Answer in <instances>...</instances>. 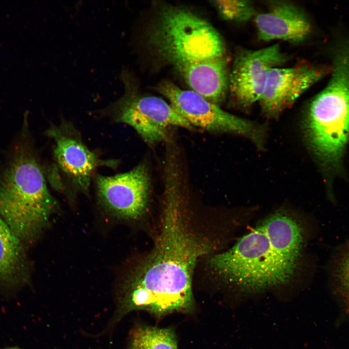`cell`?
<instances>
[{"instance_id": "obj_18", "label": "cell", "mask_w": 349, "mask_h": 349, "mask_svg": "<svg viewBox=\"0 0 349 349\" xmlns=\"http://www.w3.org/2000/svg\"><path fill=\"white\" fill-rule=\"evenodd\" d=\"M3 349H21L17 347H10V348H7Z\"/></svg>"}, {"instance_id": "obj_7", "label": "cell", "mask_w": 349, "mask_h": 349, "mask_svg": "<svg viewBox=\"0 0 349 349\" xmlns=\"http://www.w3.org/2000/svg\"><path fill=\"white\" fill-rule=\"evenodd\" d=\"M159 92L175 111L192 127L209 131L233 132L257 142L261 132L251 122L232 115L192 90H184L169 81L159 84Z\"/></svg>"}, {"instance_id": "obj_16", "label": "cell", "mask_w": 349, "mask_h": 349, "mask_svg": "<svg viewBox=\"0 0 349 349\" xmlns=\"http://www.w3.org/2000/svg\"><path fill=\"white\" fill-rule=\"evenodd\" d=\"M220 16L229 21L243 23L256 15L255 8L250 1L220 0L213 1Z\"/></svg>"}, {"instance_id": "obj_12", "label": "cell", "mask_w": 349, "mask_h": 349, "mask_svg": "<svg viewBox=\"0 0 349 349\" xmlns=\"http://www.w3.org/2000/svg\"><path fill=\"white\" fill-rule=\"evenodd\" d=\"M260 40H281L294 44L301 43L309 36L312 26L305 13L295 4L274 1L267 11L254 18Z\"/></svg>"}, {"instance_id": "obj_3", "label": "cell", "mask_w": 349, "mask_h": 349, "mask_svg": "<svg viewBox=\"0 0 349 349\" xmlns=\"http://www.w3.org/2000/svg\"><path fill=\"white\" fill-rule=\"evenodd\" d=\"M57 207L31 149L19 147L0 177V217L28 249L49 225Z\"/></svg>"}, {"instance_id": "obj_5", "label": "cell", "mask_w": 349, "mask_h": 349, "mask_svg": "<svg viewBox=\"0 0 349 349\" xmlns=\"http://www.w3.org/2000/svg\"><path fill=\"white\" fill-rule=\"evenodd\" d=\"M331 77L311 101L307 129L310 142L325 161H337L349 139V45L334 53Z\"/></svg>"}, {"instance_id": "obj_2", "label": "cell", "mask_w": 349, "mask_h": 349, "mask_svg": "<svg viewBox=\"0 0 349 349\" xmlns=\"http://www.w3.org/2000/svg\"><path fill=\"white\" fill-rule=\"evenodd\" d=\"M302 242L299 223L279 211L228 250L212 256L208 263L214 275L226 283L252 288L280 285L294 275Z\"/></svg>"}, {"instance_id": "obj_14", "label": "cell", "mask_w": 349, "mask_h": 349, "mask_svg": "<svg viewBox=\"0 0 349 349\" xmlns=\"http://www.w3.org/2000/svg\"><path fill=\"white\" fill-rule=\"evenodd\" d=\"M227 63L225 57L185 66L176 69L191 90L217 104L228 91Z\"/></svg>"}, {"instance_id": "obj_11", "label": "cell", "mask_w": 349, "mask_h": 349, "mask_svg": "<svg viewBox=\"0 0 349 349\" xmlns=\"http://www.w3.org/2000/svg\"><path fill=\"white\" fill-rule=\"evenodd\" d=\"M331 70V67L308 63L272 68L259 100L262 110L270 115L278 114Z\"/></svg>"}, {"instance_id": "obj_17", "label": "cell", "mask_w": 349, "mask_h": 349, "mask_svg": "<svg viewBox=\"0 0 349 349\" xmlns=\"http://www.w3.org/2000/svg\"><path fill=\"white\" fill-rule=\"evenodd\" d=\"M334 274L341 295L349 307V243L338 258Z\"/></svg>"}, {"instance_id": "obj_6", "label": "cell", "mask_w": 349, "mask_h": 349, "mask_svg": "<svg viewBox=\"0 0 349 349\" xmlns=\"http://www.w3.org/2000/svg\"><path fill=\"white\" fill-rule=\"evenodd\" d=\"M109 108L116 122L131 127L150 145L166 141L173 127L193 128L163 99L128 90Z\"/></svg>"}, {"instance_id": "obj_8", "label": "cell", "mask_w": 349, "mask_h": 349, "mask_svg": "<svg viewBox=\"0 0 349 349\" xmlns=\"http://www.w3.org/2000/svg\"><path fill=\"white\" fill-rule=\"evenodd\" d=\"M287 60L278 44L256 50L242 49L235 54L229 74L228 91L239 105L259 101L270 70Z\"/></svg>"}, {"instance_id": "obj_13", "label": "cell", "mask_w": 349, "mask_h": 349, "mask_svg": "<svg viewBox=\"0 0 349 349\" xmlns=\"http://www.w3.org/2000/svg\"><path fill=\"white\" fill-rule=\"evenodd\" d=\"M28 248L0 217V291L16 293L31 283Z\"/></svg>"}, {"instance_id": "obj_10", "label": "cell", "mask_w": 349, "mask_h": 349, "mask_svg": "<svg viewBox=\"0 0 349 349\" xmlns=\"http://www.w3.org/2000/svg\"><path fill=\"white\" fill-rule=\"evenodd\" d=\"M47 133L54 142L53 155L58 168L75 190L87 194L97 168L113 167L117 163L116 161L99 159L69 124L53 126Z\"/></svg>"}, {"instance_id": "obj_1", "label": "cell", "mask_w": 349, "mask_h": 349, "mask_svg": "<svg viewBox=\"0 0 349 349\" xmlns=\"http://www.w3.org/2000/svg\"><path fill=\"white\" fill-rule=\"evenodd\" d=\"M164 186L159 233L148 255L118 286L116 309L111 318L113 324L134 311L161 318L194 310V270L214 244L206 234L192 227L182 184L171 179Z\"/></svg>"}, {"instance_id": "obj_4", "label": "cell", "mask_w": 349, "mask_h": 349, "mask_svg": "<svg viewBox=\"0 0 349 349\" xmlns=\"http://www.w3.org/2000/svg\"><path fill=\"white\" fill-rule=\"evenodd\" d=\"M148 39L155 53L176 70L224 57V44L218 32L207 21L184 8L163 7Z\"/></svg>"}, {"instance_id": "obj_15", "label": "cell", "mask_w": 349, "mask_h": 349, "mask_svg": "<svg viewBox=\"0 0 349 349\" xmlns=\"http://www.w3.org/2000/svg\"><path fill=\"white\" fill-rule=\"evenodd\" d=\"M127 349H177V343L170 328L138 325L129 333Z\"/></svg>"}, {"instance_id": "obj_9", "label": "cell", "mask_w": 349, "mask_h": 349, "mask_svg": "<svg viewBox=\"0 0 349 349\" xmlns=\"http://www.w3.org/2000/svg\"><path fill=\"white\" fill-rule=\"evenodd\" d=\"M95 185L101 205L116 218L135 220L140 217L146 209L150 179L144 163L122 174L112 176L97 175Z\"/></svg>"}]
</instances>
